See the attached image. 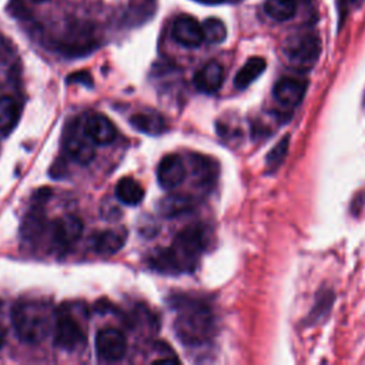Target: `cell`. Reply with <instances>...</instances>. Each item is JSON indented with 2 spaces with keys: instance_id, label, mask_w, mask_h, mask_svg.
I'll use <instances>...</instances> for the list:
<instances>
[{
  "instance_id": "cell-12",
  "label": "cell",
  "mask_w": 365,
  "mask_h": 365,
  "mask_svg": "<svg viewBox=\"0 0 365 365\" xmlns=\"http://www.w3.org/2000/svg\"><path fill=\"white\" fill-rule=\"evenodd\" d=\"M173 38L188 48L198 47L204 41L201 24L191 16H180L174 20L171 27Z\"/></svg>"
},
{
  "instance_id": "cell-19",
  "label": "cell",
  "mask_w": 365,
  "mask_h": 365,
  "mask_svg": "<svg viewBox=\"0 0 365 365\" xmlns=\"http://www.w3.org/2000/svg\"><path fill=\"white\" fill-rule=\"evenodd\" d=\"M115 197L125 205H137L144 198V190L140 182L131 177H123L115 184Z\"/></svg>"
},
{
  "instance_id": "cell-22",
  "label": "cell",
  "mask_w": 365,
  "mask_h": 365,
  "mask_svg": "<svg viewBox=\"0 0 365 365\" xmlns=\"http://www.w3.org/2000/svg\"><path fill=\"white\" fill-rule=\"evenodd\" d=\"M19 121V107L13 97H0V133L10 134Z\"/></svg>"
},
{
  "instance_id": "cell-4",
  "label": "cell",
  "mask_w": 365,
  "mask_h": 365,
  "mask_svg": "<svg viewBox=\"0 0 365 365\" xmlns=\"http://www.w3.org/2000/svg\"><path fill=\"white\" fill-rule=\"evenodd\" d=\"M54 344L64 351H77L87 342L86 331L83 324L74 315L73 309L61 305L54 315Z\"/></svg>"
},
{
  "instance_id": "cell-11",
  "label": "cell",
  "mask_w": 365,
  "mask_h": 365,
  "mask_svg": "<svg viewBox=\"0 0 365 365\" xmlns=\"http://www.w3.org/2000/svg\"><path fill=\"white\" fill-rule=\"evenodd\" d=\"M185 175V164L177 154L164 155L157 165V180L160 185L165 190H173L178 187L184 181Z\"/></svg>"
},
{
  "instance_id": "cell-20",
  "label": "cell",
  "mask_w": 365,
  "mask_h": 365,
  "mask_svg": "<svg viewBox=\"0 0 365 365\" xmlns=\"http://www.w3.org/2000/svg\"><path fill=\"white\" fill-rule=\"evenodd\" d=\"M265 60L262 57H251L245 61V64L238 70L234 77V86L238 90L247 88L255 78H258L265 70Z\"/></svg>"
},
{
  "instance_id": "cell-21",
  "label": "cell",
  "mask_w": 365,
  "mask_h": 365,
  "mask_svg": "<svg viewBox=\"0 0 365 365\" xmlns=\"http://www.w3.org/2000/svg\"><path fill=\"white\" fill-rule=\"evenodd\" d=\"M158 208L161 214L165 215L167 218H174L185 212H190L194 208V201L191 200V197L184 194H171L160 201Z\"/></svg>"
},
{
  "instance_id": "cell-5",
  "label": "cell",
  "mask_w": 365,
  "mask_h": 365,
  "mask_svg": "<svg viewBox=\"0 0 365 365\" xmlns=\"http://www.w3.org/2000/svg\"><path fill=\"white\" fill-rule=\"evenodd\" d=\"M319 53V37L315 31L311 30L295 31L284 41V54L297 67H311L318 60Z\"/></svg>"
},
{
  "instance_id": "cell-17",
  "label": "cell",
  "mask_w": 365,
  "mask_h": 365,
  "mask_svg": "<svg viewBox=\"0 0 365 365\" xmlns=\"http://www.w3.org/2000/svg\"><path fill=\"white\" fill-rule=\"evenodd\" d=\"M157 11V0H128L125 10L127 26L135 27L147 23Z\"/></svg>"
},
{
  "instance_id": "cell-13",
  "label": "cell",
  "mask_w": 365,
  "mask_h": 365,
  "mask_svg": "<svg viewBox=\"0 0 365 365\" xmlns=\"http://www.w3.org/2000/svg\"><path fill=\"white\" fill-rule=\"evenodd\" d=\"M192 81H194L195 88L201 93H205V94L217 93L221 88L222 81H224L222 66L215 60H211V61L205 63L195 73Z\"/></svg>"
},
{
  "instance_id": "cell-23",
  "label": "cell",
  "mask_w": 365,
  "mask_h": 365,
  "mask_svg": "<svg viewBox=\"0 0 365 365\" xmlns=\"http://www.w3.org/2000/svg\"><path fill=\"white\" fill-rule=\"evenodd\" d=\"M191 171H192V175L195 177L197 184L200 185H210L217 175L215 164L210 158H205L201 155L192 157Z\"/></svg>"
},
{
  "instance_id": "cell-25",
  "label": "cell",
  "mask_w": 365,
  "mask_h": 365,
  "mask_svg": "<svg viewBox=\"0 0 365 365\" xmlns=\"http://www.w3.org/2000/svg\"><path fill=\"white\" fill-rule=\"evenodd\" d=\"M202 34L204 40L210 44H218L222 43L227 37V29L225 24L217 19V17H208L202 21Z\"/></svg>"
},
{
  "instance_id": "cell-30",
  "label": "cell",
  "mask_w": 365,
  "mask_h": 365,
  "mask_svg": "<svg viewBox=\"0 0 365 365\" xmlns=\"http://www.w3.org/2000/svg\"><path fill=\"white\" fill-rule=\"evenodd\" d=\"M4 338H6V331H4V328L0 325V348H1L3 344H4Z\"/></svg>"
},
{
  "instance_id": "cell-24",
  "label": "cell",
  "mask_w": 365,
  "mask_h": 365,
  "mask_svg": "<svg viewBox=\"0 0 365 365\" xmlns=\"http://www.w3.org/2000/svg\"><path fill=\"white\" fill-rule=\"evenodd\" d=\"M264 10L271 19L285 21L295 14L297 0H265Z\"/></svg>"
},
{
  "instance_id": "cell-29",
  "label": "cell",
  "mask_w": 365,
  "mask_h": 365,
  "mask_svg": "<svg viewBox=\"0 0 365 365\" xmlns=\"http://www.w3.org/2000/svg\"><path fill=\"white\" fill-rule=\"evenodd\" d=\"M364 0H344L342 4L344 7H351V6H359Z\"/></svg>"
},
{
  "instance_id": "cell-27",
  "label": "cell",
  "mask_w": 365,
  "mask_h": 365,
  "mask_svg": "<svg viewBox=\"0 0 365 365\" xmlns=\"http://www.w3.org/2000/svg\"><path fill=\"white\" fill-rule=\"evenodd\" d=\"M68 81H74V83H81L84 86H91L93 84V78L90 76L88 71H77L73 73L71 76H68Z\"/></svg>"
},
{
  "instance_id": "cell-9",
  "label": "cell",
  "mask_w": 365,
  "mask_h": 365,
  "mask_svg": "<svg viewBox=\"0 0 365 365\" xmlns=\"http://www.w3.org/2000/svg\"><path fill=\"white\" fill-rule=\"evenodd\" d=\"M96 44L93 30L83 24L70 27L66 36L60 40L58 48L67 56H83L90 53Z\"/></svg>"
},
{
  "instance_id": "cell-18",
  "label": "cell",
  "mask_w": 365,
  "mask_h": 365,
  "mask_svg": "<svg viewBox=\"0 0 365 365\" xmlns=\"http://www.w3.org/2000/svg\"><path fill=\"white\" fill-rule=\"evenodd\" d=\"M46 228V214L43 210V201L40 200L34 204L30 211H27L23 224H21V235L26 240H36L38 238Z\"/></svg>"
},
{
  "instance_id": "cell-3",
  "label": "cell",
  "mask_w": 365,
  "mask_h": 365,
  "mask_svg": "<svg viewBox=\"0 0 365 365\" xmlns=\"http://www.w3.org/2000/svg\"><path fill=\"white\" fill-rule=\"evenodd\" d=\"M174 329L182 344L200 345L208 341L214 331V315L211 308L201 301H185L182 307H180Z\"/></svg>"
},
{
  "instance_id": "cell-15",
  "label": "cell",
  "mask_w": 365,
  "mask_h": 365,
  "mask_svg": "<svg viewBox=\"0 0 365 365\" xmlns=\"http://www.w3.org/2000/svg\"><path fill=\"white\" fill-rule=\"evenodd\" d=\"M127 240V232L123 228H111L93 234L91 245L96 252L110 255L120 251Z\"/></svg>"
},
{
  "instance_id": "cell-10",
  "label": "cell",
  "mask_w": 365,
  "mask_h": 365,
  "mask_svg": "<svg viewBox=\"0 0 365 365\" xmlns=\"http://www.w3.org/2000/svg\"><path fill=\"white\" fill-rule=\"evenodd\" d=\"M308 83L297 77H281L274 88L272 94L278 104L285 108H295L304 98Z\"/></svg>"
},
{
  "instance_id": "cell-14",
  "label": "cell",
  "mask_w": 365,
  "mask_h": 365,
  "mask_svg": "<svg viewBox=\"0 0 365 365\" xmlns=\"http://www.w3.org/2000/svg\"><path fill=\"white\" fill-rule=\"evenodd\" d=\"M84 127L93 141L98 145L110 144L117 137L115 125L103 114H91L84 118Z\"/></svg>"
},
{
  "instance_id": "cell-8",
  "label": "cell",
  "mask_w": 365,
  "mask_h": 365,
  "mask_svg": "<svg viewBox=\"0 0 365 365\" xmlns=\"http://www.w3.org/2000/svg\"><path fill=\"white\" fill-rule=\"evenodd\" d=\"M51 241L58 250H68L81 237L84 224L76 215H63L56 218L51 224Z\"/></svg>"
},
{
  "instance_id": "cell-7",
  "label": "cell",
  "mask_w": 365,
  "mask_h": 365,
  "mask_svg": "<svg viewBox=\"0 0 365 365\" xmlns=\"http://www.w3.org/2000/svg\"><path fill=\"white\" fill-rule=\"evenodd\" d=\"M96 351L98 356L104 361H120L127 351L125 335L114 327L100 329L96 335Z\"/></svg>"
},
{
  "instance_id": "cell-31",
  "label": "cell",
  "mask_w": 365,
  "mask_h": 365,
  "mask_svg": "<svg viewBox=\"0 0 365 365\" xmlns=\"http://www.w3.org/2000/svg\"><path fill=\"white\" fill-rule=\"evenodd\" d=\"M33 1H37V3H41V1H47V0H33Z\"/></svg>"
},
{
  "instance_id": "cell-6",
  "label": "cell",
  "mask_w": 365,
  "mask_h": 365,
  "mask_svg": "<svg viewBox=\"0 0 365 365\" xmlns=\"http://www.w3.org/2000/svg\"><path fill=\"white\" fill-rule=\"evenodd\" d=\"M64 150L67 155L74 160L76 163L86 165L93 161L96 155V143L88 135L84 120H74L71 124L67 125L64 131Z\"/></svg>"
},
{
  "instance_id": "cell-28",
  "label": "cell",
  "mask_w": 365,
  "mask_h": 365,
  "mask_svg": "<svg viewBox=\"0 0 365 365\" xmlns=\"http://www.w3.org/2000/svg\"><path fill=\"white\" fill-rule=\"evenodd\" d=\"M197 1L201 3V4H207V6H215V4L224 3L225 0H197Z\"/></svg>"
},
{
  "instance_id": "cell-16",
  "label": "cell",
  "mask_w": 365,
  "mask_h": 365,
  "mask_svg": "<svg viewBox=\"0 0 365 365\" xmlns=\"http://www.w3.org/2000/svg\"><path fill=\"white\" fill-rule=\"evenodd\" d=\"M131 125L148 135H158L165 131V120L163 115L154 110H143L131 115Z\"/></svg>"
},
{
  "instance_id": "cell-26",
  "label": "cell",
  "mask_w": 365,
  "mask_h": 365,
  "mask_svg": "<svg viewBox=\"0 0 365 365\" xmlns=\"http://www.w3.org/2000/svg\"><path fill=\"white\" fill-rule=\"evenodd\" d=\"M288 141H289L288 137L282 138V140L274 147V150L267 155V164H268L269 168H275V167H278V165L282 163L284 157L287 155Z\"/></svg>"
},
{
  "instance_id": "cell-1",
  "label": "cell",
  "mask_w": 365,
  "mask_h": 365,
  "mask_svg": "<svg viewBox=\"0 0 365 365\" xmlns=\"http://www.w3.org/2000/svg\"><path fill=\"white\" fill-rule=\"evenodd\" d=\"M205 228L201 224H191L182 228L168 248H157L148 257L153 269L163 274L191 272L205 248Z\"/></svg>"
},
{
  "instance_id": "cell-2",
  "label": "cell",
  "mask_w": 365,
  "mask_h": 365,
  "mask_svg": "<svg viewBox=\"0 0 365 365\" xmlns=\"http://www.w3.org/2000/svg\"><path fill=\"white\" fill-rule=\"evenodd\" d=\"M54 315L51 307L40 299H23L11 308V324L19 339L24 344H40L53 329Z\"/></svg>"
}]
</instances>
